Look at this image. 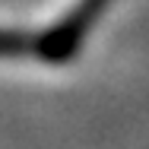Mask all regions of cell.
I'll return each instance as SVG.
<instances>
[{
	"mask_svg": "<svg viewBox=\"0 0 149 149\" xmlns=\"http://www.w3.org/2000/svg\"><path fill=\"white\" fill-rule=\"evenodd\" d=\"M102 3H105V0H86V3L76 6L70 16H63L45 38H38V41H35V51L41 54V60H54V63H60V60L70 57V54L79 48V41H83L86 29L92 26L95 13L102 10Z\"/></svg>",
	"mask_w": 149,
	"mask_h": 149,
	"instance_id": "6da1fadb",
	"label": "cell"
},
{
	"mask_svg": "<svg viewBox=\"0 0 149 149\" xmlns=\"http://www.w3.org/2000/svg\"><path fill=\"white\" fill-rule=\"evenodd\" d=\"M26 48H29V38H26V35L0 32V54H22Z\"/></svg>",
	"mask_w": 149,
	"mask_h": 149,
	"instance_id": "7a4b0ae2",
	"label": "cell"
}]
</instances>
